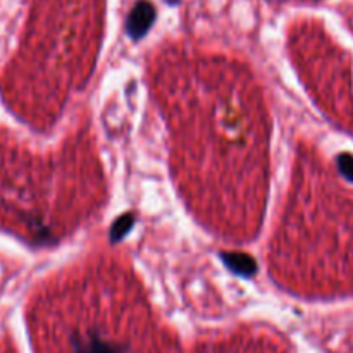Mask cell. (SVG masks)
Returning a JSON list of instances; mask_svg holds the SVG:
<instances>
[{
    "mask_svg": "<svg viewBox=\"0 0 353 353\" xmlns=\"http://www.w3.org/2000/svg\"><path fill=\"white\" fill-rule=\"evenodd\" d=\"M221 257H223L224 264L238 276H247V278H250V276H254L255 271H257V264H255V261L250 255L230 252V254H223Z\"/></svg>",
    "mask_w": 353,
    "mask_h": 353,
    "instance_id": "7a4b0ae2",
    "label": "cell"
},
{
    "mask_svg": "<svg viewBox=\"0 0 353 353\" xmlns=\"http://www.w3.org/2000/svg\"><path fill=\"white\" fill-rule=\"evenodd\" d=\"M155 19H157V9H155L154 3L148 2V0H138L128 14L124 30L131 40L138 41L154 26Z\"/></svg>",
    "mask_w": 353,
    "mask_h": 353,
    "instance_id": "6da1fadb",
    "label": "cell"
},
{
    "mask_svg": "<svg viewBox=\"0 0 353 353\" xmlns=\"http://www.w3.org/2000/svg\"><path fill=\"white\" fill-rule=\"evenodd\" d=\"M74 353H123V350L117 345L92 334V336L79 338V341H76Z\"/></svg>",
    "mask_w": 353,
    "mask_h": 353,
    "instance_id": "3957f363",
    "label": "cell"
},
{
    "mask_svg": "<svg viewBox=\"0 0 353 353\" xmlns=\"http://www.w3.org/2000/svg\"><path fill=\"white\" fill-rule=\"evenodd\" d=\"M338 169L347 179L353 181V155L343 154L338 157Z\"/></svg>",
    "mask_w": 353,
    "mask_h": 353,
    "instance_id": "5b68a950",
    "label": "cell"
},
{
    "mask_svg": "<svg viewBox=\"0 0 353 353\" xmlns=\"http://www.w3.org/2000/svg\"><path fill=\"white\" fill-rule=\"evenodd\" d=\"M131 226H133V216L126 214V216L119 217V219L114 223L112 230H110V240L119 241L121 238L126 236V233L131 230Z\"/></svg>",
    "mask_w": 353,
    "mask_h": 353,
    "instance_id": "277c9868",
    "label": "cell"
}]
</instances>
